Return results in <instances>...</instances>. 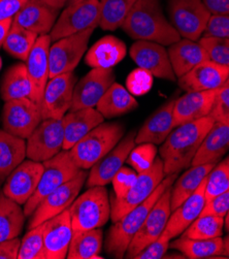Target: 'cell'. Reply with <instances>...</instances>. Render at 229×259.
Instances as JSON below:
<instances>
[{"label":"cell","instance_id":"35","mask_svg":"<svg viewBox=\"0 0 229 259\" xmlns=\"http://www.w3.org/2000/svg\"><path fill=\"white\" fill-rule=\"evenodd\" d=\"M25 219L26 216L21 204L0 192V242L18 238Z\"/></svg>","mask_w":229,"mask_h":259},{"label":"cell","instance_id":"38","mask_svg":"<svg viewBox=\"0 0 229 259\" xmlns=\"http://www.w3.org/2000/svg\"><path fill=\"white\" fill-rule=\"evenodd\" d=\"M138 0H100L99 27L114 31L121 27Z\"/></svg>","mask_w":229,"mask_h":259},{"label":"cell","instance_id":"17","mask_svg":"<svg viewBox=\"0 0 229 259\" xmlns=\"http://www.w3.org/2000/svg\"><path fill=\"white\" fill-rule=\"evenodd\" d=\"M135 137L136 133L132 131L91 167L86 180L88 188L106 186L112 182L114 176L121 167H123L129 153L135 147Z\"/></svg>","mask_w":229,"mask_h":259},{"label":"cell","instance_id":"55","mask_svg":"<svg viewBox=\"0 0 229 259\" xmlns=\"http://www.w3.org/2000/svg\"><path fill=\"white\" fill-rule=\"evenodd\" d=\"M44 3L50 5L51 7H53L56 10H61L65 7L66 4H68L69 0H43Z\"/></svg>","mask_w":229,"mask_h":259},{"label":"cell","instance_id":"53","mask_svg":"<svg viewBox=\"0 0 229 259\" xmlns=\"http://www.w3.org/2000/svg\"><path fill=\"white\" fill-rule=\"evenodd\" d=\"M211 15H229V0H202Z\"/></svg>","mask_w":229,"mask_h":259},{"label":"cell","instance_id":"31","mask_svg":"<svg viewBox=\"0 0 229 259\" xmlns=\"http://www.w3.org/2000/svg\"><path fill=\"white\" fill-rule=\"evenodd\" d=\"M26 157V141L0 129V185Z\"/></svg>","mask_w":229,"mask_h":259},{"label":"cell","instance_id":"42","mask_svg":"<svg viewBox=\"0 0 229 259\" xmlns=\"http://www.w3.org/2000/svg\"><path fill=\"white\" fill-rule=\"evenodd\" d=\"M227 190H229V155L215 165L208 175L205 191L206 199L208 201Z\"/></svg>","mask_w":229,"mask_h":259},{"label":"cell","instance_id":"14","mask_svg":"<svg viewBox=\"0 0 229 259\" xmlns=\"http://www.w3.org/2000/svg\"><path fill=\"white\" fill-rule=\"evenodd\" d=\"M75 84L73 71L49 79L39 103L42 120L63 119L70 110Z\"/></svg>","mask_w":229,"mask_h":259},{"label":"cell","instance_id":"19","mask_svg":"<svg viewBox=\"0 0 229 259\" xmlns=\"http://www.w3.org/2000/svg\"><path fill=\"white\" fill-rule=\"evenodd\" d=\"M43 169L42 162L24 160L8 177L3 192L19 204H25L37 189Z\"/></svg>","mask_w":229,"mask_h":259},{"label":"cell","instance_id":"52","mask_svg":"<svg viewBox=\"0 0 229 259\" xmlns=\"http://www.w3.org/2000/svg\"><path fill=\"white\" fill-rule=\"evenodd\" d=\"M20 245L18 238L0 242V259H18Z\"/></svg>","mask_w":229,"mask_h":259},{"label":"cell","instance_id":"18","mask_svg":"<svg viewBox=\"0 0 229 259\" xmlns=\"http://www.w3.org/2000/svg\"><path fill=\"white\" fill-rule=\"evenodd\" d=\"M130 57L135 64L158 79L175 82L168 52L157 42L136 40L130 48Z\"/></svg>","mask_w":229,"mask_h":259},{"label":"cell","instance_id":"5","mask_svg":"<svg viewBox=\"0 0 229 259\" xmlns=\"http://www.w3.org/2000/svg\"><path fill=\"white\" fill-rule=\"evenodd\" d=\"M73 231L100 228L111 218L112 206L105 186H94L78 196L69 206Z\"/></svg>","mask_w":229,"mask_h":259},{"label":"cell","instance_id":"57","mask_svg":"<svg viewBox=\"0 0 229 259\" xmlns=\"http://www.w3.org/2000/svg\"><path fill=\"white\" fill-rule=\"evenodd\" d=\"M224 226H225V229L227 232H229V211L227 212V214L225 215L224 217Z\"/></svg>","mask_w":229,"mask_h":259},{"label":"cell","instance_id":"59","mask_svg":"<svg viewBox=\"0 0 229 259\" xmlns=\"http://www.w3.org/2000/svg\"><path fill=\"white\" fill-rule=\"evenodd\" d=\"M224 86H229V76H228V79H227V81H226V83L224 84Z\"/></svg>","mask_w":229,"mask_h":259},{"label":"cell","instance_id":"9","mask_svg":"<svg viewBox=\"0 0 229 259\" xmlns=\"http://www.w3.org/2000/svg\"><path fill=\"white\" fill-rule=\"evenodd\" d=\"M100 19V0H82L68 5L50 32L52 42L60 38L97 27Z\"/></svg>","mask_w":229,"mask_h":259},{"label":"cell","instance_id":"49","mask_svg":"<svg viewBox=\"0 0 229 259\" xmlns=\"http://www.w3.org/2000/svg\"><path fill=\"white\" fill-rule=\"evenodd\" d=\"M170 239L162 232L161 236L153 243H151L148 247H146L143 251H141L138 255L134 256L135 259H160L165 256L169 246Z\"/></svg>","mask_w":229,"mask_h":259},{"label":"cell","instance_id":"28","mask_svg":"<svg viewBox=\"0 0 229 259\" xmlns=\"http://www.w3.org/2000/svg\"><path fill=\"white\" fill-rule=\"evenodd\" d=\"M168 56L176 77H181L203 61L210 60L207 51L199 42L187 38L169 46Z\"/></svg>","mask_w":229,"mask_h":259},{"label":"cell","instance_id":"25","mask_svg":"<svg viewBox=\"0 0 229 259\" xmlns=\"http://www.w3.org/2000/svg\"><path fill=\"white\" fill-rule=\"evenodd\" d=\"M206 185L207 178L202 181L196 191L189 198H187L179 208L171 211L170 217L163 231L170 240L181 236L187 227L201 214L207 202L205 194Z\"/></svg>","mask_w":229,"mask_h":259},{"label":"cell","instance_id":"15","mask_svg":"<svg viewBox=\"0 0 229 259\" xmlns=\"http://www.w3.org/2000/svg\"><path fill=\"white\" fill-rule=\"evenodd\" d=\"M42 121L39 105L30 98L6 101L3 125L6 132L27 140Z\"/></svg>","mask_w":229,"mask_h":259},{"label":"cell","instance_id":"6","mask_svg":"<svg viewBox=\"0 0 229 259\" xmlns=\"http://www.w3.org/2000/svg\"><path fill=\"white\" fill-rule=\"evenodd\" d=\"M42 163L44 169L38 187L24 204V213L26 217L31 216L44 197L71 180L81 170L72 160L69 150H62L55 157Z\"/></svg>","mask_w":229,"mask_h":259},{"label":"cell","instance_id":"34","mask_svg":"<svg viewBox=\"0 0 229 259\" xmlns=\"http://www.w3.org/2000/svg\"><path fill=\"white\" fill-rule=\"evenodd\" d=\"M104 234L100 228L73 231L66 258L68 259H103L99 255L103 249Z\"/></svg>","mask_w":229,"mask_h":259},{"label":"cell","instance_id":"3","mask_svg":"<svg viewBox=\"0 0 229 259\" xmlns=\"http://www.w3.org/2000/svg\"><path fill=\"white\" fill-rule=\"evenodd\" d=\"M176 179V174L165 176L162 182L157 186L144 202L135 206L134 209L126 213L109 229L106 240V251L114 258H123L128 248L130 242L135 236L153 205L163 194V192L170 186L173 185Z\"/></svg>","mask_w":229,"mask_h":259},{"label":"cell","instance_id":"22","mask_svg":"<svg viewBox=\"0 0 229 259\" xmlns=\"http://www.w3.org/2000/svg\"><path fill=\"white\" fill-rule=\"evenodd\" d=\"M229 76V67L212 60L203 61L183 76L179 77V86L187 92L208 91L221 88Z\"/></svg>","mask_w":229,"mask_h":259},{"label":"cell","instance_id":"11","mask_svg":"<svg viewBox=\"0 0 229 259\" xmlns=\"http://www.w3.org/2000/svg\"><path fill=\"white\" fill-rule=\"evenodd\" d=\"M87 177L88 174L86 169H81L71 180L44 197L31 214L28 229L38 226L69 209L71 203L82 190L84 183H86Z\"/></svg>","mask_w":229,"mask_h":259},{"label":"cell","instance_id":"27","mask_svg":"<svg viewBox=\"0 0 229 259\" xmlns=\"http://www.w3.org/2000/svg\"><path fill=\"white\" fill-rule=\"evenodd\" d=\"M62 120L65 134L63 150H70L93 128L103 123L105 121V117L96 109L89 108L78 111H69Z\"/></svg>","mask_w":229,"mask_h":259},{"label":"cell","instance_id":"24","mask_svg":"<svg viewBox=\"0 0 229 259\" xmlns=\"http://www.w3.org/2000/svg\"><path fill=\"white\" fill-rule=\"evenodd\" d=\"M59 15V10L51 7L43 0H28L14 17L13 24L35 32L38 35L50 34Z\"/></svg>","mask_w":229,"mask_h":259},{"label":"cell","instance_id":"13","mask_svg":"<svg viewBox=\"0 0 229 259\" xmlns=\"http://www.w3.org/2000/svg\"><path fill=\"white\" fill-rule=\"evenodd\" d=\"M64 125L62 119H47L34 129L26 141L27 158L44 162L63 150Z\"/></svg>","mask_w":229,"mask_h":259},{"label":"cell","instance_id":"48","mask_svg":"<svg viewBox=\"0 0 229 259\" xmlns=\"http://www.w3.org/2000/svg\"><path fill=\"white\" fill-rule=\"evenodd\" d=\"M203 37L229 38V15H212Z\"/></svg>","mask_w":229,"mask_h":259},{"label":"cell","instance_id":"50","mask_svg":"<svg viewBox=\"0 0 229 259\" xmlns=\"http://www.w3.org/2000/svg\"><path fill=\"white\" fill-rule=\"evenodd\" d=\"M228 211H229V190L224 191L216 195L212 199L208 200L200 215H214V216H219L224 218Z\"/></svg>","mask_w":229,"mask_h":259},{"label":"cell","instance_id":"12","mask_svg":"<svg viewBox=\"0 0 229 259\" xmlns=\"http://www.w3.org/2000/svg\"><path fill=\"white\" fill-rule=\"evenodd\" d=\"M170 194L171 186L163 192L153 205L143 225L127 248L125 258H134L135 255L161 236L171 214Z\"/></svg>","mask_w":229,"mask_h":259},{"label":"cell","instance_id":"21","mask_svg":"<svg viewBox=\"0 0 229 259\" xmlns=\"http://www.w3.org/2000/svg\"><path fill=\"white\" fill-rule=\"evenodd\" d=\"M73 230L69 210L43 222L45 259H64L67 256Z\"/></svg>","mask_w":229,"mask_h":259},{"label":"cell","instance_id":"1","mask_svg":"<svg viewBox=\"0 0 229 259\" xmlns=\"http://www.w3.org/2000/svg\"><path fill=\"white\" fill-rule=\"evenodd\" d=\"M216 121L211 116L176 126L160 148L165 176L188 168L203 139Z\"/></svg>","mask_w":229,"mask_h":259},{"label":"cell","instance_id":"39","mask_svg":"<svg viewBox=\"0 0 229 259\" xmlns=\"http://www.w3.org/2000/svg\"><path fill=\"white\" fill-rule=\"evenodd\" d=\"M38 36L35 32L12 24L3 47L13 57L26 61Z\"/></svg>","mask_w":229,"mask_h":259},{"label":"cell","instance_id":"45","mask_svg":"<svg viewBox=\"0 0 229 259\" xmlns=\"http://www.w3.org/2000/svg\"><path fill=\"white\" fill-rule=\"evenodd\" d=\"M153 76L148 70L144 68H136L132 70L126 80L127 90L133 96H142L147 94L153 86Z\"/></svg>","mask_w":229,"mask_h":259},{"label":"cell","instance_id":"8","mask_svg":"<svg viewBox=\"0 0 229 259\" xmlns=\"http://www.w3.org/2000/svg\"><path fill=\"white\" fill-rule=\"evenodd\" d=\"M164 178L163 162L161 158H156L150 168L138 175L135 183L124 196L120 198L111 196V219L113 223L144 202L154 192Z\"/></svg>","mask_w":229,"mask_h":259},{"label":"cell","instance_id":"44","mask_svg":"<svg viewBox=\"0 0 229 259\" xmlns=\"http://www.w3.org/2000/svg\"><path fill=\"white\" fill-rule=\"evenodd\" d=\"M198 42L207 51L210 60L229 67V38L202 36Z\"/></svg>","mask_w":229,"mask_h":259},{"label":"cell","instance_id":"30","mask_svg":"<svg viewBox=\"0 0 229 259\" xmlns=\"http://www.w3.org/2000/svg\"><path fill=\"white\" fill-rule=\"evenodd\" d=\"M229 150V125L215 122L203 139L191 165L216 163Z\"/></svg>","mask_w":229,"mask_h":259},{"label":"cell","instance_id":"10","mask_svg":"<svg viewBox=\"0 0 229 259\" xmlns=\"http://www.w3.org/2000/svg\"><path fill=\"white\" fill-rule=\"evenodd\" d=\"M94 30L95 27H92L60 38L51 45L49 52L50 79L74 70L87 51L89 39Z\"/></svg>","mask_w":229,"mask_h":259},{"label":"cell","instance_id":"16","mask_svg":"<svg viewBox=\"0 0 229 259\" xmlns=\"http://www.w3.org/2000/svg\"><path fill=\"white\" fill-rule=\"evenodd\" d=\"M115 80L116 75L113 68H92L75 84L69 111L96 107Z\"/></svg>","mask_w":229,"mask_h":259},{"label":"cell","instance_id":"46","mask_svg":"<svg viewBox=\"0 0 229 259\" xmlns=\"http://www.w3.org/2000/svg\"><path fill=\"white\" fill-rule=\"evenodd\" d=\"M138 175L139 174L134 169H131L130 167H121L118 170V172L114 176L111 182L114 188V193L112 196L116 198L124 196L127 193V191H128L135 183Z\"/></svg>","mask_w":229,"mask_h":259},{"label":"cell","instance_id":"40","mask_svg":"<svg viewBox=\"0 0 229 259\" xmlns=\"http://www.w3.org/2000/svg\"><path fill=\"white\" fill-rule=\"evenodd\" d=\"M224 218L214 215H200L183 232V238L208 240L221 237L223 234Z\"/></svg>","mask_w":229,"mask_h":259},{"label":"cell","instance_id":"26","mask_svg":"<svg viewBox=\"0 0 229 259\" xmlns=\"http://www.w3.org/2000/svg\"><path fill=\"white\" fill-rule=\"evenodd\" d=\"M176 97L173 96L156 112L153 113L143 124L135 137V144H162L174 128L173 106Z\"/></svg>","mask_w":229,"mask_h":259},{"label":"cell","instance_id":"56","mask_svg":"<svg viewBox=\"0 0 229 259\" xmlns=\"http://www.w3.org/2000/svg\"><path fill=\"white\" fill-rule=\"evenodd\" d=\"M223 241H224V256L229 257V232L225 237V239H223Z\"/></svg>","mask_w":229,"mask_h":259},{"label":"cell","instance_id":"60","mask_svg":"<svg viewBox=\"0 0 229 259\" xmlns=\"http://www.w3.org/2000/svg\"><path fill=\"white\" fill-rule=\"evenodd\" d=\"M3 67V60H2V57H0V69H2Z\"/></svg>","mask_w":229,"mask_h":259},{"label":"cell","instance_id":"36","mask_svg":"<svg viewBox=\"0 0 229 259\" xmlns=\"http://www.w3.org/2000/svg\"><path fill=\"white\" fill-rule=\"evenodd\" d=\"M0 95L5 101L30 98L31 84L26 64L18 63L6 72L0 88Z\"/></svg>","mask_w":229,"mask_h":259},{"label":"cell","instance_id":"43","mask_svg":"<svg viewBox=\"0 0 229 259\" xmlns=\"http://www.w3.org/2000/svg\"><path fill=\"white\" fill-rule=\"evenodd\" d=\"M157 158V148L154 144H140L129 153L126 162L132 166L138 172H142L150 168Z\"/></svg>","mask_w":229,"mask_h":259},{"label":"cell","instance_id":"29","mask_svg":"<svg viewBox=\"0 0 229 259\" xmlns=\"http://www.w3.org/2000/svg\"><path fill=\"white\" fill-rule=\"evenodd\" d=\"M126 52L124 41L116 36L107 35L88 50L85 62L92 68H113L125 58Z\"/></svg>","mask_w":229,"mask_h":259},{"label":"cell","instance_id":"51","mask_svg":"<svg viewBox=\"0 0 229 259\" xmlns=\"http://www.w3.org/2000/svg\"><path fill=\"white\" fill-rule=\"evenodd\" d=\"M28 0H0V22L14 19Z\"/></svg>","mask_w":229,"mask_h":259},{"label":"cell","instance_id":"4","mask_svg":"<svg viewBox=\"0 0 229 259\" xmlns=\"http://www.w3.org/2000/svg\"><path fill=\"white\" fill-rule=\"evenodd\" d=\"M124 134L123 124L103 122L69 150L71 158L80 169H89L119 144Z\"/></svg>","mask_w":229,"mask_h":259},{"label":"cell","instance_id":"33","mask_svg":"<svg viewBox=\"0 0 229 259\" xmlns=\"http://www.w3.org/2000/svg\"><path fill=\"white\" fill-rule=\"evenodd\" d=\"M216 163H207L200 165H192L186 172H184L176 182L171 186L170 206L171 211L175 210L189 198L199 187L201 182L205 180Z\"/></svg>","mask_w":229,"mask_h":259},{"label":"cell","instance_id":"32","mask_svg":"<svg viewBox=\"0 0 229 259\" xmlns=\"http://www.w3.org/2000/svg\"><path fill=\"white\" fill-rule=\"evenodd\" d=\"M138 108L134 96L118 83H114L96 105V110L108 119L128 114Z\"/></svg>","mask_w":229,"mask_h":259},{"label":"cell","instance_id":"54","mask_svg":"<svg viewBox=\"0 0 229 259\" xmlns=\"http://www.w3.org/2000/svg\"><path fill=\"white\" fill-rule=\"evenodd\" d=\"M12 24H13V19L0 22V47L4 46L5 39L12 27Z\"/></svg>","mask_w":229,"mask_h":259},{"label":"cell","instance_id":"2","mask_svg":"<svg viewBox=\"0 0 229 259\" xmlns=\"http://www.w3.org/2000/svg\"><path fill=\"white\" fill-rule=\"evenodd\" d=\"M121 27L135 40L170 46L181 39V35L165 18L160 0H138Z\"/></svg>","mask_w":229,"mask_h":259},{"label":"cell","instance_id":"37","mask_svg":"<svg viewBox=\"0 0 229 259\" xmlns=\"http://www.w3.org/2000/svg\"><path fill=\"white\" fill-rule=\"evenodd\" d=\"M169 247L179 250L184 256L190 259L224 255V241L221 237L208 240H194L181 237L170 243Z\"/></svg>","mask_w":229,"mask_h":259},{"label":"cell","instance_id":"20","mask_svg":"<svg viewBox=\"0 0 229 259\" xmlns=\"http://www.w3.org/2000/svg\"><path fill=\"white\" fill-rule=\"evenodd\" d=\"M50 34L39 35L27 58L26 67L27 73L31 84L32 99L39 105L45 85L50 79V64H49V52L51 48Z\"/></svg>","mask_w":229,"mask_h":259},{"label":"cell","instance_id":"23","mask_svg":"<svg viewBox=\"0 0 229 259\" xmlns=\"http://www.w3.org/2000/svg\"><path fill=\"white\" fill-rule=\"evenodd\" d=\"M219 89L187 92L176 98L173 106L174 127L209 116L214 107Z\"/></svg>","mask_w":229,"mask_h":259},{"label":"cell","instance_id":"7","mask_svg":"<svg viewBox=\"0 0 229 259\" xmlns=\"http://www.w3.org/2000/svg\"><path fill=\"white\" fill-rule=\"evenodd\" d=\"M168 14L181 37L194 41L205 32L212 16L202 0H168Z\"/></svg>","mask_w":229,"mask_h":259},{"label":"cell","instance_id":"47","mask_svg":"<svg viewBox=\"0 0 229 259\" xmlns=\"http://www.w3.org/2000/svg\"><path fill=\"white\" fill-rule=\"evenodd\" d=\"M216 122L229 125V86H222L217 94L216 101L210 115Z\"/></svg>","mask_w":229,"mask_h":259},{"label":"cell","instance_id":"41","mask_svg":"<svg viewBox=\"0 0 229 259\" xmlns=\"http://www.w3.org/2000/svg\"><path fill=\"white\" fill-rule=\"evenodd\" d=\"M18 259H45L43 223L29 229L21 240Z\"/></svg>","mask_w":229,"mask_h":259},{"label":"cell","instance_id":"58","mask_svg":"<svg viewBox=\"0 0 229 259\" xmlns=\"http://www.w3.org/2000/svg\"><path fill=\"white\" fill-rule=\"evenodd\" d=\"M79 2H82V0H69L68 5H71V4H74V3H79Z\"/></svg>","mask_w":229,"mask_h":259}]
</instances>
